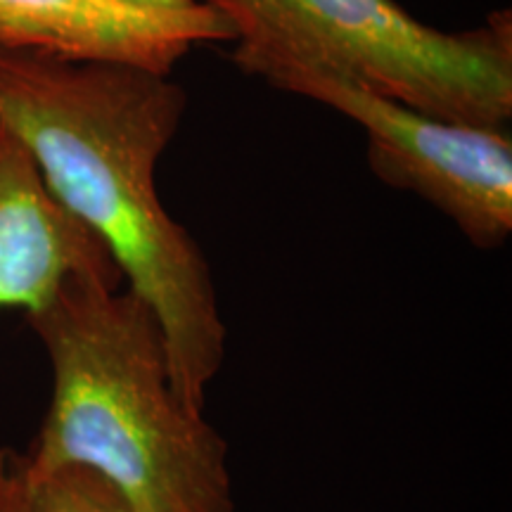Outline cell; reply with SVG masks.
Wrapping results in <instances>:
<instances>
[{
  "mask_svg": "<svg viewBox=\"0 0 512 512\" xmlns=\"http://www.w3.org/2000/svg\"><path fill=\"white\" fill-rule=\"evenodd\" d=\"M185 102L183 88L152 69L0 48V121L155 313L178 394L204 413L226 361V323L207 256L155 183Z\"/></svg>",
  "mask_w": 512,
  "mask_h": 512,
  "instance_id": "1",
  "label": "cell"
},
{
  "mask_svg": "<svg viewBox=\"0 0 512 512\" xmlns=\"http://www.w3.org/2000/svg\"><path fill=\"white\" fill-rule=\"evenodd\" d=\"M29 323L53 366L29 475L81 465L136 512H235L226 439L181 399L159 320L136 292L79 275Z\"/></svg>",
  "mask_w": 512,
  "mask_h": 512,
  "instance_id": "2",
  "label": "cell"
},
{
  "mask_svg": "<svg viewBox=\"0 0 512 512\" xmlns=\"http://www.w3.org/2000/svg\"><path fill=\"white\" fill-rule=\"evenodd\" d=\"M311 60L344 69L370 91L434 119L505 128L512 117V19L446 34L394 0H290Z\"/></svg>",
  "mask_w": 512,
  "mask_h": 512,
  "instance_id": "3",
  "label": "cell"
},
{
  "mask_svg": "<svg viewBox=\"0 0 512 512\" xmlns=\"http://www.w3.org/2000/svg\"><path fill=\"white\" fill-rule=\"evenodd\" d=\"M356 121L368 164L392 188L415 192L479 249L512 233V138L508 128L434 119L380 95L330 62H297L266 79Z\"/></svg>",
  "mask_w": 512,
  "mask_h": 512,
  "instance_id": "4",
  "label": "cell"
},
{
  "mask_svg": "<svg viewBox=\"0 0 512 512\" xmlns=\"http://www.w3.org/2000/svg\"><path fill=\"white\" fill-rule=\"evenodd\" d=\"M238 41L209 5L133 8L117 0H0V48L169 74L195 43Z\"/></svg>",
  "mask_w": 512,
  "mask_h": 512,
  "instance_id": "5",
  "label": "cell"
},
{
  "mask_svg": "<svg viewBox=\"0 0 512 512\" xmlns=\"http://www.w3.org/2000/svg\"><path fill=\"white\" fill-rule=\"evenodd\" d=\"M79 275L124 283L110 249L57 200L27 145L0 121V309L34 313Z\"/></svg>",
  "mask_w": 512,
  "mask_h": 512,
  "instance_id": "6",
  "label": "cell"
},
{
  "mask_svg": "<svg viewBox=\"0 0 512 512\" xmlns=\"http://www.w3.org/2000/svg\"><path fill=\"white\" fill-rule=\"evenodd\" d=\"M209 5L238 31L235 62L247 74L266 76L283 64L306 60L311 43L290 0H195Z\"/></svg>",
  "mask_w": 512,
  "mask_h": 512,
  "instance_id": "7",
  "label": "cell"
},
{
  "mask_svg": "<svg viewBox=\"0 0 512 512\" xmlns=\"http://www.w3.org/2000/svg\"><path fill=\"white\" fill-rule=\"evenodd\" d=\"M27 512H136L105 477L81 465H64L43 475H29Z\"/></svg>",
  "mask_w": 512,
  "mask_h": 512,
  "instance_id": "8",
  "label": "cell"
},
{
  "mask_svg": "<svg viewBox=\"0 0 512 512\" xmlns=\"http://www.w3.org/2000/svg\"><path fill=\"white\" fill-rule=\"evenodd\" d=\"M0 512H27L24 456L0 448Z\"/></svg>",
  "mask_w": 512,
  "mask_h": 512,
  "instance_id": "9",
  "label": "cell"
},
{
  "mask_svg": "<svg viewBox=\"0 0 512 512\" xmlns=\"http://www.w3.org/2000/svg\"><path fill=\"white\" fill-rule=\"evenodd\" d=\"M117 3L133 5V8H152V10H185L197 5L195 0H117Z\"/></svg>",
  "mask_w": 512,
  "mask_h": 512,
  "instance_id": "10",
  "label": "cell"
}]
</instances>
